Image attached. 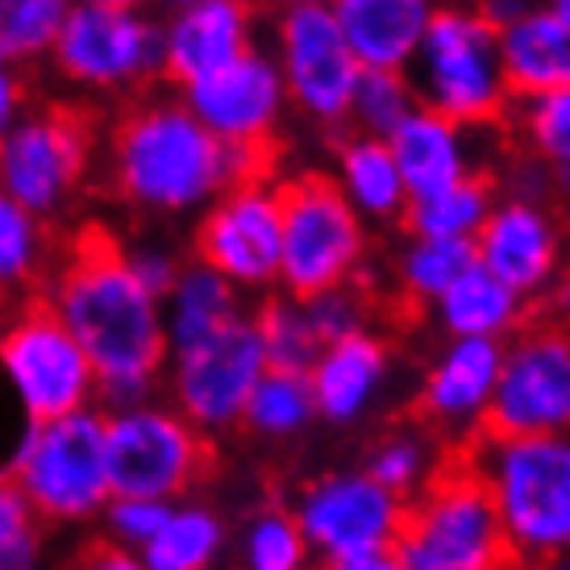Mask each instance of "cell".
<instances>
[{
  "instance_id": "obj_9",
  "label": "cell",
  "mask_w": 570,
  "mask_h": 570,
  "mask_svg": "<svg viewBox=\"0 0 570 570\" xmlns=\"http://www.w3.org/2000/svg\"><path fill=\"white\" fill-rule=\"evenodd\" d=\"M279 184V292L313 296L363 279L371 263V222L350 205L330 171H296Z\"/></svg>"
},
{
  "instance_id": "obj_12",
  "label": "cell",
  "mask_w": 570,
  "mask_h": 570,
  "mask_svg": "<svg viewBox=\"0 0 570 570\" xmlns=\"http://www.w3.org/2000/svg\"><path fill=\"white\" fill-rule=\"evenodd\" d=\"M267 371V354L254 330V317L242 313L200 342L175 346L163 366L159 392H167L175 409L188 416L208 438L234 433L242 425V409L254 383Z\"/></svg>"
},
{
  "instance_id": "obj_11",
  "label": "cell",
  "mask_w": 570,
  "mask_h": 570,
  "mask_svg": "<svg viewBox=\"0 0 570 570\" xmlns=\"http://www.w3.org/2000/svg\"><path fill=\"white\" fill-rule=\"evenodd\" d=\"M0 380L26 421L100 404L92 363L47 296H21L0 321Z\"/></svg>"
},
{
  "instance_id": "obj_6",
  "label": "cell",
  "mask_w": 570,
  "mask_h": 570,
  "mask_svg": "<svg viewBox=\"0 0 570 570\" xmlns=\"http://www.w3.org/2000/svg\"><path fill=\"white\" fill-rule=\"evenodd\" d=\"M392 554L396 570H495L512 562L495 500L471 454L442 462L438 475L409 495Z\"/></svg>"
},
{
  "instance_id": "obj_46",
  "label": "cell",
  "mask_w": 570,
  "mask_h": 570,
  "mask_svg": "<svg viewBox=\"0 0 570 570\" xmlns=\"http://www.w3.org/2000/svg\"><path fill=\"white\" fill-rule=\"evenodd\" d=\"M550 304H554V317L562 321V325H570V279L562 287H558L554 301H550Z\"/></svg>"
},
{
  "instance_id": "obj_41",
  "label": "cell",
  "mask_w": 570,
  "mask_h": 570,
  "mask_svg": "<svg viewBox=\"0 0 570 570\" xmlns=\"http://www.w3.org/2000/svg\"><path fill=\"white\" fill-rule=\"evenodd\" d=\"M304 308H308V321L321 333V342H337L346 333L371 330V292L363 287V279L313 292V296H304Z\"/></svg>"
},
{
  "instance_id": "obj_33",
  "label": "cell",
  "mask_w": 570,
  "mask_h": 570,
  "mask_svg": "<svg viewBox=\"0 0 570 570\" xmlns=\"http://www.w3.org/2000/svg\"><path fill=\"white\" fill-rule=\"evenodd\" d=\"M471 263H475V246H471V242L409 234V242L396 250L400 296H404L412 308H429Z\"/></svg>"
},
{
  "instance_id": "obj_39",
  "label": "cell",
  "mask_w": 570,
  "mask_h": 570,
  "mask_svg": "<svg viewBox=\"0 0 570 570\" xmlns=\"http://www.w3.org/2000/svg\"><path fill=\"white\" fill-rule=\"evenodd\" d=\"M47 521L38 517L30 495L0 466V570H26L42 554Z\"/></svg>"
},
{
  "instance_id": "obj_17",
  "label": "cell",
  "mask_w": 570,
  "mask_h": 570,
  "mask_svg": "<svg viewBox=\"0 0 570 570\" xmlns=\"http://www.w3.org/2000/svg\"><path fill=\"white\" fill-rule=\"evenodd\" d=\"M175 92L205 121V129H213L229 146H275L292 112L284 76L271 50L263 47L242 50L234 63L217 67Z\"/></svg>"
},
{
  "instance_id": "obj_4",
  "label": "cell",
  "mask_w": 570,
  "mask_h": 570,
  "mask_svg": "<svg viewBox=\"0 0 570 570\" xmlns=\"http://www.w3.org/2000/svg\"><path fill=\"white\" fill-rule=\"evenodd\" d=\"M488 483L512 562L570 558V433H483L471 454Z\"/></svg>"
},
{
  "instance_id": "obj_37",
  "label": "cell",
  "mask_w": 570,
  "mask_h": 570,
  "mask_svg": "<svg viewBox=\"0 0 570 570\" xmlns=\"http://www.w3.org/2000/svg\"><path fill=\"white\" fill-rule=\"evenodd\" d=\"M412 109H416V92H412L409 71L363 67V76L354 83V96H350L346 126L375 134V138H387Z\"/></svg>"
},
{
  "instance_id": "obj_14",
  "label": "cell",
  "mask_w": 570,
  "mask_h": 570,
  "mask_svg": "<svg viewBox=\"0 0 570 570\" xmlns=\"http://www.w3.org/2000/svg\"><path fill=\"white\" fill-rule=\"evenodd\" d=\"M279 184L271 175L229 184L196 213L191 258L222 271L242 296H267L279 287Z\"/></svg>"
},
{
  "instance_id": "obj_32",
  "label": "cell",
  "mask_w": 570,
  "mask_h": 570,
  "mask_svg": "<svg viewBox=\"0 0 570 570\" xmlns=\"http://www.w3.org/2000/svg\"><path fill=\"white\" fill-rule=\"evenodd\" d=\"M508 117H517L524 150L550 167L558 196H570V83L512 100Z\"/></svg>"
},
{
  "instance_id": "obj_23",
  "label": "cell",
  "mask_w": 570,
  "mask_h": 570,
  "mask_svg": "<svg viewBox=\"0 0 570 570\" xmlns=\"http://www.w3.org/2000/svg\"><path fill=\"white\" fill-rule=\"evenodd\" d=\"M495 38L512 100L570 83V21L554 4L533 0L521 17L504 21Z\"/></svg>"
},
{
  "instance_id": "obj_48",
  "label": "cell",
  "mask_w": 570,
  "mask_h": 570,
  "mask_svg": "<svg viewBox=\"0 0 570 570\" xmlns=\"http://www.w3.org/2000/svg\"><path fill=\"white\" fill-rule=\"evenodd\" d=\"M546 4H554L558 13H562V17H567V21H570V0H546Z\"/></svg>"
},
{
  "instance_id": "obj_5",
  "label": "cell",
  "mask_w": 570,
  "mask_h": 570,
  "mask_svg": "<svg viewBox=\"0 0 570 570\" xmlns=\"http://www.w3.org/2000/svg\"><path fill=\"white\" fill-rule=\"evenodd\" d=\"M409 80L416 105L445 112L471 129L500 126L512 112L500 38L475 0L433 4L425 38L409 63Z\"/></svg>"
},
{
  "instance_id": "obj_40",
  "label": "cell",
  "mask_w": 570,
  "mask_h": 570,
  "mask_svg": "<svg viewBox=\"0 0 570 570\" xmlns=\"http://www.w3.org/2000/svg\"><path fill=\"white\" fill-rule=\"evenodd\" d=\"M167 508L171 500H159V495H126V491H112L105 508L96 512V521L100 524V533L105 541L112 546H121L126 554H142L150 538L159 533V524L167 521Z\"/></svg>"
},
{
  "instance_id": "obj_36",
  "label": "cell",
  "mask_w": 570,
  "mask_h": 570,
  "mask_svg": "<svg viewBox=\"0 0 570 570\" xmlns=\"http://www.w3.org/2000/svg\"><path fill=\"white\" fill-rule=\"evenodd\" d=\"M76 0H0V63H47L50 42Z\"/></svg>"
},
{
  "instance_id": "obj_38",
  "label": "cell",
  "mask_w": 570,
  "mask_h": 570,
  "mask_svg": "<svg viewBox=\"0 0 570 570\" xmlns=\"http://www.w3.org/2000/svg\"><path fill=\"white\" fill-rule=\"evenodd\" d=\"M238 558L250 570H301L313 554L292 508H258L242 529Z\"/></svg>"
},
{
  "instance_id": "obj_25",
  "label": "cell",
  "mask_w": 570,
  "mask_h": 570,
  "mask_svg": "<svg viewBox=\"0 0 570 570\" xmlns=\"http://www.w3.org/2000/svg\"><path fill=\"white\" fill-rule=\"evenodd\" d=\"M330 175L342 188V196L371 225H400L404 205H409V188H404V175L392 159L387 138L346 126V134L333 142Z\"/></svg>"
},
{
  "instance_id": "obj_1",
  "label": "cell",
  "mask_w": 570,
  "mask_h": 570,
  "mask_svg": "<svg viewBox=\"0 0 570 570\" xmlns=\"http://www.w3.org/2000/svg\"><path fill=\"white\" fill-rule=\"evenodd\" d=\"M42 296L88 354L100 383V409L159 392L171 354L163 301L129 271L126 234L105 222H80L71 234H59Z\"/></svg>"
},
{
  "instance_id": "obj_28",
  "label": "cell",
  "mask_w": 570,
  "mask_h": 570,
  "mask_svg": "<svg viewBox=\"0 0 570 570\" xmlns=\"http://www.w3.org/2000/svg\"><path fill=\"white\" fill-rule=\"evenodd\" d=\"M59 254V229L0 191V296L42 292Z\"/></svg>"
},
{
  "instance_id": "obj_7",
  "label": "cell",
  "mask_w": 570,
  "mask_h": 570,
  "mask_svg": "<svg viewBox=\"0 0 570 570\" xmlns=\"http://www.w3.org/2000/svg\"><path fill=\"white\" fill-rule=\"evenodd\" d=\"M50 76L83 100H129L163 83V17L150 9L83 4L67 9L47 55Z\"/></svg>"
},
{
  "instance_id": "obj_18",
  "label": "cell",
  "mask_w": 570,
  "mask_h": 570,
  "mask_svg": "<svg viewBox=\"0 0 570 570\" xmlns=\"http://www.w3.org/2000/svg\"><path fill=\"white\" fill-rule=\"evenodd\" d=\"M475 246V263L500 275L508 287H517L524 301H533L562 271V222L554 217L550 200H529V196H495L488 222L479 225L471 238Z\"/></svg>"
},
{
  "instance_id": "obj_42",
  "label": "cell",
  "mask_w": 570,
  "mask_h": 570,
  "mask_svg": "<svg viewBox=\"0 0 570 570\" xmlns=\"http://www.w3.org/2000/svg\"><path fill=\"white\" fill-rule=\"evenodd\" d=\"M126 263H129V271H134V275H138V279L163 301V292L175 284V275H179V267H184V254L163 238H126Z\"/></svg>"
},
{
  "instance_id": "obj_21",
  "label": "cell",
  "mask_w": 570,
  "mask_h": 570,
  "mask_svg": "<svg viewBox=\"0 0 570 570\" xmlns=\"http://www.w3.org/2000/svg\"><path fill=\"white\" fill-rule=\"evenodd\" d=\"M392 346L375 330L346 333L337 342H325L308 366V387L317 400V421L350 429L380 409L392 387Z\"/></svg>"
},
{
  "instance_id": "obj_10",
  "label": "cell",
  "mask_w": 570,
  "mask_h": 570,
  "mask_svg": "<svg viewBox=\"0 0 570 570\" xmlns=\"http://www.w3.org/2000/svg\"><path fill=\"white\" fill-rule=\"evenodd\" d=\"M105 462L112 491L179 500L213 471V438L155 392L105 409Z\"/></svg>"
},
{
  "instance_id": "obj_29",
  "label": "cell",
  "mask_w": 570,
  "mask_h": 570,
  "mask_svg": "<svg viewBox=\"0 0 570 570\" xmlns=\"http://www.w3.org/2000/svg\"><path fill=\"white\" fill-rule=\"evenodd\" d=\"M225 554V521L217 508L179 495L167 508V521L150 538L138 567L150 570H208Z\"/></svg>"
},
{
  "instance_id": "obj_19",
  "label": "cell",
  "mask_w": 570,
  "mask_h": 570,
  "mask_svg": "<svg viewBox=\"0 0 570 570\" xmlns=\"http://www.w3.org/2000/svg\"><path fill=\"white\" fill-rule=\"evenodd\" d=\"M258 47L254 0H188L163 17V83L184 88Z\"/></svg>"
},
{
  "instance_id": "obj_34",
  "label": "cell",
  "mask_w": 570,
  "mask_h": 570,
  "mask_svg": "<svg viewBox=\"0 0 570 570\" xmlns=\"http://www.w3.org/2000/svg\"><path fill=\"white\" fill-rule=\"evenodd\" d=\"M254 330H258V342H263V354H267V366H279V371H304L313 358L321 354V333L313 330L308 321V308H304L301 296H287V292H267L263 304L250 313Z\"/></svg>"
},
{
  "instance_id": "obj_13",
  "label": "cell",
  "mask_w": 570,
  "mask_h": 570,
  "mask_svg": "<svg viewBox=\"0 0 570 570\" xmlns=\"http://www.w3.org/2000/svg\"><path fill=\"white\" fill-rule=\"evenodd\" d=\"M271 59L287 88V105L321 129H346L350 96L363 76L330 4H284L271 26Z\"/></svg>"
},
{
  "instance_id": "obj_30",
  "label": "cell",
  "mask_w": 570,
  "mask_h": 570,
  "mask_svg": "<svg viewBox=\"0 0 570 570\" xmlns=\"http://www.w3.org/2000/svg\"><path fill=\"white\" fill-rule=\"evenodd\" d=\"M495 196H500V184L488 171H475L438 191L409 196L400 225H404V234H421V238L471 242L479 234V225L488 222Z\"/></svg>"
},
{
  "instance_id": "obj_3",
  "label": "cell",
  "mask_w": 570,
  "mask_h": 570,
  "mask_svg": "<svg viewBox=\"0 0 570 570\" xmlns=\"http://www.w3.org/2000/svg\"><path fill=\"white\" fill-rule=\"evenodd\" d=\"M105 112L83 96H33L0 134V191L59 225L76 208L100 163Z\"/></svg>"
},
{
  "instance_id": "obj_51",
  "label": "cell",
  "mask_w": 570,
  "mask_h": 570,
  "mask_svg": "<svg viewBox=\"0 0 570 570\" xmlns=\"http://www.w3.org/2000/svg\"><path fill=\"white\" fill-rule=\"evenodd\" d=\"M163 9H175V4H188V0H159Z\"/></svg>"
},
{
  "instance_id": "obj_45",
  "label": "cell",
  "mask_w": 570,
  "mask_h": 570,
  "mask_svg": "<svg viewBox=\"0 0 570 570\" xmlns=\"http://www.w3.org/2000/svg\"><path fill=\"white\" fill-rule=\"evenodd\" d=\"M475 4H479V9H483V17H488L491 26L500 30L504 21H512V17H521L524 9L533 4V0H475Z\"/></svg>"
},
{
  "instance_id": "obj_50",
  "label": "cell",
  "mask_w": 570,
  "mask_h": 570,
  "mask_svg": "<svg viewBox=\"0 0 570 570\" xmlns=\"http://www.w3.org/2000/svg\"><path fill=\"white\" fill-rule=\"evenodd\" d=\"M4 313H9V296H0V321H4Z\"/></svg>"
},
{
  "instance_id": "obj_52",
  "label": "cell",
  "mask_w": 570,
  "mask_h": 570,
  "mask_svg": "<svg viewBox=\"0 0 570 570\" xmlns=\"http://www.w3.org/2000/svg\"><path fill=\"white\" fill-rule=\"evenodd\" d=\"M429 4H442V0H429Z\"/></svg>"
},
{
  "instance_id": "obj_2",
  "label": "cell",
  "mask_w": 570,
  "mask_h": 570,
  "mask_svg": "<svg viewBox=\"0 0 570 570\" xmlns=\"http://www.w3.org/2000/svg\"><path fill=\"white\" fill-rule=\"evenodd\" d=\"M275 146H229L175 92L121 100L100 134L96 175L112 200L150 222L196 217L229 184L271 175Z\"/></svg>"
},
{
  "instance_id": "obj_49",
  "label": "cell",
  "mask_w": 570,
  "mask_h": 570,
  "mask_svg": "<svg viewBox=\"0 0 570 570\" xmlns=\"http://www.w3.org/2000/svg\"><path fill=\"white\" fill-rule=\"evenodd\" d=\"M275 4L284 9V4H330V0H275Z\"/></svg>"
},
{
  "instance_id": "obj_16",
  "label": "cell",
  "mask_w": 570,
  "mask_h": 570,
  "mask_svg": "<svg viewBox=\"0 0 570 570\" xmlns=\"http://www.w3.org/2000/svg\"><path fill=\"white\" fill-rule=\"evenodd\" d=\"M483 433H570V325H521L508 337Z\"/></svg>"
},
{
  "instance_id": "obj_35",
  "label": "cell",
  "mask_w": 570,
  "mask_h": 570,
  "mask_svg": "<svg viewBox=\"0 0 570 570\" xmlns=\"http://www.w3.org/2000/svg\"><path fill=\"white\" fill-rule=\"evenodd\" d=\"M442 445L433 438V429H416V425H400L392 433H383L380 442L371 445L366 454V475H375L383 488H392L396 495H416L429 479L438 475L442 466Z\"/></svg>"
},
{
  "instance_id": "obj_15",
  "label": "cell",
  "mask_w": 570,
  "mask_h": 570,
  "mask_svg": "<svg viewBox=\"0 0 570 570\" xmlns=\"http://www.w3.org/2000/svg\"><path fill=\"white\" fill-rule=\"evenodd\" d=\"M404 504H409L404 495L383 488L366 471H330L296 491L292 517L308 541V554L342 570L354 554L396 546Z\"/></svg>"
},
{
  "instance_id": "obj_43",
  "label": "cell",
  "mask_w": 570,
  "mask_h": 570,
  "mask_svg": "<svg viewBox=\"0 0 570 570\" xmlns=\"http://www.w3.org/2000/svg\"><path fill=\"white\" fill-rule=\"evenodd\" d=\"M33 96L38 92H33V80L26 67L0 63V134L26 112V105H30Z\"/></svg>"
},
{
  "instance_id": "obj_20",
  "label": "cell",
  "mask_w": 570,
  "mask_h": 570,
  "mask_svg": "<svg viewBox=\"0 0 570 570\" xmlns=\"http://www.w3.org/2000/svg\"><path fill=\"white\" fill-rule=\"evenodd\" d=\"M504 342L491 337H445V350L429 363L416 409L433 433H483L491 409V392L500 380Z\"/></svg>"
},
{
  "instance_id": "obj_47",
  "label": "cell",
  "mask_w": 570,
  "mask_h": 570,
  "mask_svg": "<svg viewBox=\"0 0 570 570\" xmlns=\"http://www.w3.org/2000/svg\"><path fill=\"white\" fill-rule=\"evenodd\" d=\"M83 4H112V9H150L159 0H83Z\"/></svg>"
},
{
  "instance_id": "obj_22",
  "label": "cell",
  "mask_w": 570,
  "mask_h": 570,
  "mask_svg": "<svg viewBox=\"0 0 570 570\" xmlns=\"http://www.w3.org/2000/svg\"><path fill=\"white\" fill-rule=\"evenodd\" d=\"M488 129H471L438 109H416L387 134L392 159H396L409 196H425L445 184H459L466 175L483 171V138Z\"/></svg>"
},
{
  "instance_id": "obj_44",
  "label": "cell",
  "mask_w": 570,
  "mask_h": 570,
  "mask_svg": "<svg viewBox=\"0 0 570 570\" xmlns=\"http://www.w3.org/2000/svg\"><path fill=\"white\" fill-rule=\"evenodd\" d=\"M508 196H529V200H550L554 196V175L541 159L524 155L521 163H512L508 175Z\"/></svg>"
},
{
  "instance_id": "obj_31",
  "label": "cell",
  "mask_w": 570,
  "mask_h": 570,
  "mask_svg": "<svg viewBox=\"0 0 570 570\" xmlns=\"http://www.w3.org/2000/svg\"><path fill=\"white\" fill-rule=\"evenodd\" d=\"M317 425V400L304 371L267 366L242 409V425L258 442H292Z\"/></svg>"
},
{
  "instance_id": "obj_26",
  "label": "cell",
  "mask_w": 570,
  "mask_h": 570,
  "mask_svg": "<svg viewBox=\"0 0 570 570\" xmlns=\"http://www.w3.org/2000/svg\"><path fill=\"white\" fill-rule=\"evenodd\" d=\"M429 308H433V321H438V330L445 337H491V342H508L524 325L529 301H524L517 287H508L500 275H491L488 267L471 263Z\"/></svg>"
},
{
  "instance_id": "obj_8",
  "label": "cell",
  "mask_w": 570,
  "mask_h": 570,
  "mask_svg": "<svg viewBox=\"0 0 570 570\" xmlns=\"http://www.w3.org/2000/svg\"><path fill=\"white\" fill-rule=\"evenodd\" d=\"M4 471L30 495L47 529H80L112 495L105 462V409H76L50 421H26Z\"/></svg>"
},
{
  "instance_id": "obj_24",
  "label": "cell",
  "mask_w": 570,
  "mask_h": 570,
  "mask_svg": "<svg viewBox=\"0 0 570 570\" xmlns=\"http://www.w3.org/2000/svg\"><path fill=\"white\" fill-rule=\"evenodd\" d=\"M354 59L380 71H409L433 4L429 0H330Z\"/></svg>"
},
{
  "instance_id": "obj_27",
  "label": "cell",
  "mask_w": 570,
  "mask_h": 570,
  "mask_svg": "<svg viewBox=\"0 0 570 570\" xmlns=\"http://www.w3.org/2000/svg\"><path fill=\"white\" fill-rule=\"evenodd\" d=\"M246 313V296L200 258H184L175 284L163 292V330L167 346H188L208 333H217Z\"/></svg>"
}]
</instances>
